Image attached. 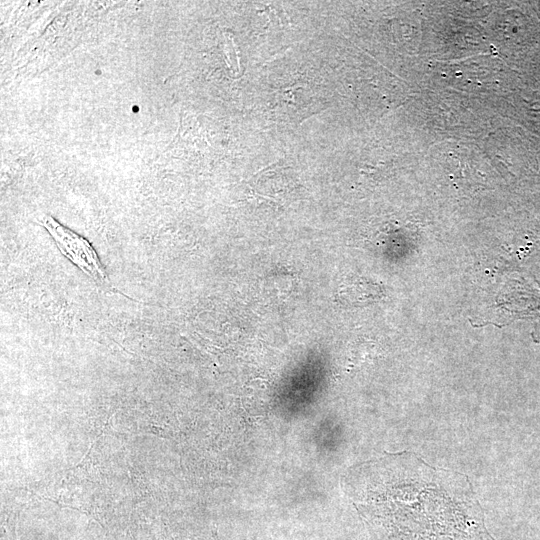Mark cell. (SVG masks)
<instances>
[{
    "mask_svg": "<svg viewBox=\"0 0 540 540\" xmlns=\"http://www.w3.org/2000/svg\"><path fill=\"white\" fill-rule=\"evenodd\" d=\"M42 224L52 236L59 251L70 262L97 283L109 284V279L96 251L84 237L64 227L50 216H44Z\"/></svg>",
    "mask_w": 540,
    "mask_h": 540,
    "instance_id": "6da1fadb",
    "label": "cell"
}]
</instances>
